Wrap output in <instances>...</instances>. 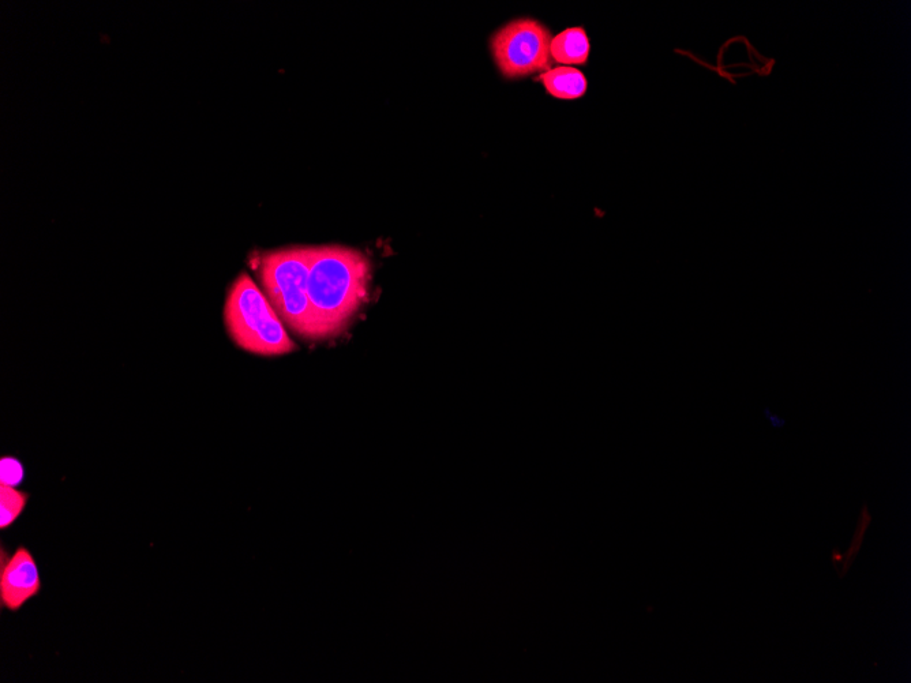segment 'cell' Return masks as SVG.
Here are the masks:
<instances>
[{
  "label": "cell",
  "instance_id": "obj_1",
  "mask_svg": "<svg viewBox=\"0 0 911 683\" xmlns=\"http://www.w3.org/2000/svg\"><path fill=\"white\" fill-rule=\"evenodd\" d=\"M371 265L361 250L340 245L313 246L309 303L314 340L341 335L369 296Z\"/></svg>",
  "mask_w": 911,
  "mask_h": 683
},
{
  "label": "cell",
  "instance_id": "obj_2",
  "mask_svg": "<svg viewBox=\"0 0 911 683\" xmlns=\"http://www.w3.org/2000/svg\"><path fill=\"white\" fill-rule=\"evenodd\" d=\"M224 322L232 341L250 354L280 356L296 351L268 296L246 273L228 291Z\"/></svg>",
  "mask_w": 911,
  "mask_h": 683
},
{
  "label": "cell",
  "instance_id": "obj_3",
  "mask_svg": "<svg viewBox=\"0 0 911 683\" xmlns=\"http://www.w3.org/2000/svg\"><path fill=\"white\" fill-rule=\"evenodd\" d=\"M313 246H294L262 255L258 264L262 288L284 325L306 340H314L309 292Z\"/></svg>",
  "mask_w": 911,
  "mask_h": 683
},
{
  "label": "cell",
  "instance_id": "obj_4",
  "mask_svg": "<svg viewBox=\"0 0 911 683\" xmlns=\"http://www.w3.org/2000/svg\"><path fill=\"white\" fill-rule=\"evenodd\" d=\"M550 44L549 29L531 18L509 22L490 40L494 62L509 80L550 70Z\"/></svg>",
  "mask_w": 911,
  "mask_h": 683
},
{
  "label": "cell",
  "instance_id": "obj_5",
  "mask_svg": "<svg viewBox=\"0 0 911 683\" xmlns=\"http://www.w3.org/2000/svg\"><path fill=\"white\" fill-rule=\"evenodd\" d=\"M43 581L35 555L25 546L13 553L2 549L0 558V604L10 613H18L26 603L40 595Z\"/></svg>",
  "mask_w": 911,
  "mask_h": 683
},
{
  "label": "cell",
  "instance_id": "obj_6",
  "mask_svg": "<svg viewBox=\"0 0 911 683\" xmlns=\"http://www.w3.org/2000/svg\"><path fill=\"white\" fill-rule=\"evenodd\" d=\"M590 52V39L583 28L566 29L551 40V58L561 65H587Z\"/></svg>",
  "mask_w": 911,
  "mask_h": 683
},
{
  "label": "cell",
  "instance_id": "obj_7",
  "mask_svg": "<svg viewBox=\"0 0 911 683\" xmlns=\"http://www.w3.org/2000/svg\"><path fill=\"white\" fill-rule=\"evenodd\" d=\"M547 93L558 100H577L586 95L588 81L586 75L573 67H556L541 74L538 78Z\"/></svg>",
  "mask_w": 911,
  "mask_h": 683
},
{
  "label": "cell",
  "instance_id": "obj_8",
  "mask_svg": "<svg viewBox=\"0 0 911 683\" xmlns=\"http://www.w3.org/2000/svg\"><path fill=\"white\" fill-rule=\"evenodd\" d=\"M31 495L16 487L0 484V528L6 531L17 523L25 512Z\"/></svg>",
  "mask_w": 911,
  "mask_h": 683
},
{
  "label": "cell",
  "instance_id": "obj_9",
  "mask_svg": "<svg viewBox=\"0 0 911 683\" xmlns=\"http://www.w3.org/2000/svg\"><path fill=\"white\" fill-rule=\"evenodd\" d=\"M872 523V516L869 513L868 505H864V508L861 510L860 519H858L857 531L854 534L853 542H851L850 549L847 550L846 557L843 558V569L839 573V577L845 576L849 572L851 564H853L854 559H856L857 554L860 553L862 542H864V535L868 531L869 524Z\"/></svg>",
  "mask_w": 911,
  "mask_h": 683
},
{
  "label": "cell",
  "instance_id": "obj_10",
  "mask_svg": "<svg viewBox=\"0 0 911 683\" xmlns=\"http://www.w3.org/2000/svg\"><path fill=\"white\" fill-rule=\"evenodd\" d=\"M0 484H5V486L17 487L20 486L25 479V469L21 461L16 459V457H3L0 461Z\"/></svg>",
  "mask_w": 911,
  "mask_h": 683
},
{
  "label": "cell",
  "instance_id": "obj_11",
  "mask_svg": "<svg viewBox=\"0 0 911 683\" xmlns=\"http://www.w3.org/2000/svg\"><path fill=\"white\" fill-rule=\"evenodd\" d=\"M843 558H845V557H843L841 550H839V549L832 550V564H834V568L836 570H838V565L842 564Z\"/></svg>",
  "mask_w": 911,
  "mask_h": 683
}]
</instances>
